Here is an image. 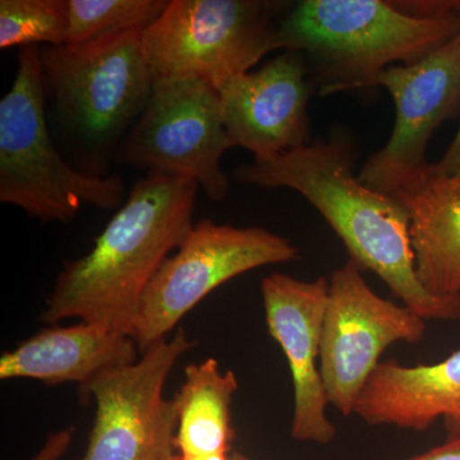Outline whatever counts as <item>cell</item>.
I'll return each instance as SVG.
<instances>
[{"label": "cell", "instance_id": "cell-1", "mask_svg": "<svg viewBox=\"0 0 460 460\" xmlns=\"http://www.w3.org/2000/svg\"><path fill=\"white\" fill-rule=\"evenodd\" d=\"M356 157L345 137L314 142L239 166L234 180L304 196L337 233L361 269L376 274L405 307L425 320H460V295L436 296L417 278L410 217L394 196L354 175Z\"/></svg>", "mask_w": 460, "mask_h": 460}, {"label": "cell", "instance_id": "cell-2", "mask_svg": "<svg viewBox=\"0 0 460 460\" xmlns=\"http://www.w3.org/2000/svg\"><path fill=\"white\" fill-rule=\"evenodd\" d=\"M195 181L146 172L95 239L93 250L66 262L41 320L75 319L133 338L142 296L193 224Z\"/></svg>", "mask_w": 460, "mask_h": 460}, {"label": "cell", "instance_id": "cell-3", "mask_svg": "<svg viewBox=\"0 0 460 460\" xmlns=\"http://www.w3.org/2000/svg\"><path fill=\"white\" fill-rule=\"evenodd\" d=\"M460 35V13L416 18L390 0H301L278 30V47L301 54L320 96L376 86L389 66L413 65Z\"/></svg>", "mask_w": 460, "mask_h": 460}, {"label": "cell", "instance_id": "cell-4", "mask_svg": "<svg viewBox=\"0 0 460 460\" xmlns=\"http://www.w3.org/2000/svg\"><path fill=\"white\" fill-rule=\"evenodd\" d=\"M141 32L40 48L48 119L78 171L107 177L118 147L153 93Z\"/></svg>", "mask_w": 460, "mask_h": 460}, {"label": "cell", "instance_id": "cell-5", "mask_svg": "<svg viewBox=\"0 0 460 460\" xmlns=\"http://www.w3.org/2000/svg\"><path fill=\"white\" fill-rule=\"evenodd\" d=\"M40 47L20 49L13 84L0 100V202L42 223H68L84 206L113 210L126 196L119 174L93 177L51 137Z\"/></svg>", "mask_w": 460, "mask_h": 460}, {"label": "cell", "instance_id": "cell-6", "mask_svg": "<svg viewBox=\"0 0 460 460\" xmlns=\"http://www.w3.org/2000/svg\"><path fill=\"white\" fill-rule=\"evenodd\" d=\"M290 5L265 0H169L142 30V50L155 80H198L219 91L278 47Z\"/></svg>", "mask_w": 460, "mask_h": 460}, {"label": "cell", "instance_id": "cell-7", "mask_svg": "<svg viewBox=\"0 0 460 460\" xmlns=\"http://www.w3.org/2000/svg\"><path fill=\"white\" fill-rule=\"evenodd\" d=\"M233 146L219 93L198 80H155L151 98L115 154V164L195 181L211 201L228 198L222 157Z\"/></svg>", "mask_w": 460, "mask_h": 460}, {"label": "cell", "instance_id": "cell-8", "mask_svg": "<svg viewBox=\"0 0 460 460\" xmlns=\"http://www.w3.org/2000/svg\"><path fill=\"white\" fill-rule=\"evenodd\" d=\"M298 255L289 239L270 230L201 220L148 284L133 339L144 352L168 338L190 310L226 281L262 266L295 261Z\"/></svg>", "mask_w": 460, "mask_h": 460}, {"label": "cell", "instance_id": "cell-9", "mask_svg": "<svg viewBox=\"0 0 460 460\" xmlns=\"http://www.w3.org/2000/svg\"><path fill=\"white\" fill-rule=\"evenodd\" d=\"M195 345L178 330L132 365L102 372L84 387L95 399L96 414L81 460H165L174 454L177 411L163 394L175 363Z\"/></svg>", "mask_w": 460, "mask_h": 460}, {"label": "cell", "instance_id": "cell-10", "mask_svg": "<svg viewBox=\"0 0 460 460\" xmlns=\"http://www.w3.org/2000/svg\"><path fill=\"white\" fill-rule=\"evenodd\" d=\"M329 283L320 374L329 402L349 417L381 354L398 341L420 343L426 320L374 292L352 260L332 271Z\"/></svg>", "mask_w": 460, "mask_h": 460}, {"label": "cell", "instance_id": "cell-11", "mask_svg": "<svg viewBox=\"0 0 460 460\" xmlns=\"http://www.w3.org/2000/svg\"><path fill=\"white\" fill-rule=\"evenodd\" d=\"M376 86L392 95L395 124L358 178L372 190L394 195L428 180L432 135L460 113V35L413 65L389 66Z\"/></svg>", "mask_w": 460, "mask_h": 460}, {"label": "cell", "instance_id": "cell-12", "mask_svg": "<svg viewBox=\"0 0 460 460\" xmlns=\"http://www.w3.org/2000/svg\"><path fill=\"white\" fill-rule=\"evenodd\" d=\"M330 283L299 280L287 274L263 278L261 296L271 338L280 345L293 383L295 440L329 444L337 428L328 419L329 399L320 374L321 339Z\"/></svg>", "mask_w": 460, "mask_h": 460}, {"label": "cell", "instance_id": "cell-13", "mask_svg": "<svg viewBox=\"0 0 460 460\" xmlns=\"http://www.w3.org/2000/svg\"><path fill=\"white\" fill-rule=\"evenodd\" d=\"M310 72L301 54L283 51L217 91L233 146L268 160L310 144Z\"/></svg>", "mask_w": 460, "mask_h": 460}, {"label": "cell", "instance_id": "cell-14", "mask_svg": "<svg viewBox=\"0 0 460 460\" xmlns=\"http://www.w3.org/2000/svg\"><path fill=\"white\" fill-rule=\"evenodd\" d=\"M354 414L371 426L423 431L438 419L460 429V349L432 365L381 362L366 384Z\"/></svg>", "mask_w": 460, "mask_h": 460}, {"label": "cell", "instance_id": "cell-15", "mask_svg": "<svg viewBox=\"0 0 460 460\" xmlns=\"http://www.w3.org/2000/svg\"><path fill=\"white\" fill-rule=\"evenodd\" d=\"M137 343L128 335L93 323L51 325L0 357V378H31L47 385L77 383L86 387L102 372L137 361Z\"/></svg>", "mask_w": 460, "mask_h": 460}, {"label": "cell", "instance_id": "cell-16", "mask_svg": "<svg viewBox=\"0 0 460 460\" xmlns=\"http://www.w3.org/2000/svg\"><path fill=\"white\" fill-rule=\"evenodd\" d=\"M410 217L417 278L436 296L460 295V178L429 172L394 193Z\"/></svg>", "mask_w": 460, "mask_h": 460}, {"label": "cell", "instance_id": "cell-17", "mask_svg": "<svg viewBox=\"0 0 460 460\" xmlns=\"http://www.w3.org/2000/svg\"><path fill=\"white\" fill-rule=\"evenodd\" d=\"M237 390L234 372L223 371L217 359L184 368L183 384L172 399L178 417L174 449L180 456L229 453L235 436L232 404Z\"/></svg>", "mask_w": 460, "mask_h": 460}, {"label": "cell", "instance_id": "cell-18", "mask_svg": "<svg viewBox=\"0 0 460 460\" xmlns=\"http://www.w3.org/2000/svg\"><path fill=\"white\" fill-rule=\"evenodd\" d=\"M66 45H83L142 31L162 16L168 0H66Z\"/></svg>", "mask_w": 460, "mask_h": 460}, {"label": "cell", "instance_id": "cell-19", "mask_svg": "<svg viewBox=\"0 0 460 460\" xmlns=\"http://www.w3.org/2000/svg\"><path fill=\"white\" fill-rule=\"evenodd\" d=\"M66 0H2L0 49L65 45Z\"/></svg>", "mask_w": 460, "mask_h": 460}, {"label": "cell", "instance_id": "cell-20", "mask_svg": "<svg viewBox=\"0 0 460 460\" xmlns=\"http://www.w3.org/2000/svg\"><path fill=\"white\" fill-rule=\"evenodd\" d=\"M402 13L416 18H440L460 13V0H390Z\"/></svg>", "mask_w": 460, "mask_h": 460}, {"label": "cell", "instance_id": "cell-21", "mask_svg": "<svg viewBox=\"0 0 460 460\" xmlns=\"http://www.w3.org/2000/svg\"><path fill=\"white\" fill-rule=\"evenodd\" d=\"M74 435L75 429L68 428L48 436L44 447H41L40 452L36 454L31 460L62 459V456L68 452L69 447H71Z\"/></svg>", "mask_w": 460, "mask_h": 460}, {"label": "cell", "instance_id": "cell-22", "mask_svg": "<svg viewBox=\"0 0 460 460\" xmlns=\"http://www.w3.org/2000/svg\"><path fill=\"white\" fill-rule=\"evenodd\" d=\"M405 460H460V429H450L449 438L444 444Z\"/></svg>", "mask_w": 460, "mask_h": 460}, {"label": "cell", "instance_id": "cell-23", "mask_svg": "<svg viewBox=\"0 0 460 460\" xmlns=\"http://www.w3.org/2000/svg\"><path fill=\"white\" fill-rule=\"evenodd\" d=\"M434 174L460 178V127L440 162L432 164Z\"/></svg>", "mask_w": 460, "mask_h": 460}, {"label": "cell", "instance_id": "cell-24", "mask_svg": "<svg viewBox=\"0 0 460 460\" xmlns=\"http://www.w3.org/2000/svg\"><path fill=\"white\" fill-rule=\"evenodd\" d=\"M178 460H230L228 454H210V456H177Z\"/></svg>", "mask_w": 460, "mask_h": 460}, {"label": "cell", "instance_id": "cell-25", "mask_svg": "<svg viewBox=\"0 0 460 460\" xmlns=\"http://www.w3.org/2000/svg\"><path fill=\"white\" fill-rule=\"evenodd\" d=\"M230 460H252V459L248 458V456H244V454L233 453L232 456H230Z\"/></svg>", "mask_w": 460, "mask_h": 460}, {"label": "cell", "instance_id": "cell-26", "mask_svg": "<svg viewBox=\"0 0 460 460\" xmlns=\"http://www.w3.org/2000/svg\"><path fill=\"white\" fill-rule=\"evenodd\" d=\"M165 460H178L177 456L175 454H172V456H168Z\"/></svg>", "mask_w": 460, "mask_h": 460}]
</instances>
